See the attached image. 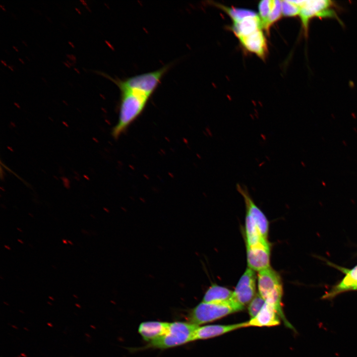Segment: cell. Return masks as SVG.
I'll list each match as a JSON object with an SVG mask.
<instances>
[{"label":"cell","mask_w":357,"mask_h":357,"mask_svg":"<svg viewBox=\"0 0 357 357\" xmlns=\"http://www.w3.org/2000/svg\"><path fill=\"white\" fill-rule=\"evenodd\" d=\"M68 43L70 45H71L72 46V48L74 47V45L72 44V43L71 42H68Z\"/></svg>","instance_id":"83f0119b"},{"label":"cell","mask_w":357,"mask_h":357,"mask_svg":"<svg viewBox=\"0 0 357 357\" xmlns=\"http://www.w3.org/2000/svg\"><path fill=\"white\" fill-rule=\"evenodd\" d=\"M280 316L272 305L265 302L254 318L247 322L248 326L270 327L280 324Z\"/></svg>","instance_id":"7c38bea8"},{"label":"cell","mask_w":357,"mask_h":357,"mask_svg":"<svg viewBox=\"0 0 357 357\" xmlns=\"http://www.w3.org/2000/svg\"><path fill=\"white\" fill-rule=\"evenodd\" d=\"M233 292L229 289L213 285L210 287L203 296L202 301L208 303H226L231 301Z\"/></svg>","instance_id":"9a60e30c"},{"label":"cell","mask_w":357,"mask_h":357,"mask_svg":"<svg viewBox=\"0 0 357 357\" xmlns=\"http://www.w3.org/2000/svg\"><path fill=\"white\" fill-rule=\"evenodd\" d=\"M198 327L189 322L170 323L167 331L163 336L149 343L143 349H167L193 341Z\"/></svg>","instance_id":"277c9868"},{"label":"cell","mask_w":357,"mask_h":357,"mask_svg":"<svg viewBox=\"0 0 357 357\" xmlns=\"http://www.w3.org/2000/svg\"><path fill=\"white\" fill-rule=\"evenodd\" d=\"M346 275H348L352 279L357 281V266L351 270L341 268Z\"/></svg>","instance_id":"7402d4cb"},{"label":"cell","mask_w":357,"mask_h":357,"mask_svg":"<svg viewBox=\"0 0 357 357\" xmlns=\"http://www.w3.org/2000/svg\"><path fill=\"white\" fill-rule=\"evenodd\" d=\"M62 242L65 244H66L68 243L67 240L65 239H62Z\"/></svg>","instance_id":"603a6c76"},{"label":"cell","mask_w":357,"mask_h":357,"mask_svg":"<svg viewBox=\"0 0 357 357\" xmlns=\"http://www.w3.org/2000/svg\"><path fill=\"white\" fill-rule=\"evenodd\" d=\"M0 61H1V62L3 64H4L5 66H6V65H7L6 64V63H5L3 60H1Z\"/></svg>","instance_id":"4316f807"},{"label":"cell","mask_w":357,"mask_h":357,"mask_svg":"<svg viewBox=\"0 0 357 357\" xmlns=\"http://www.w3.org/2000/svg\"><path fill=\"white\" fill-rule=\"evenodd\" d=\"M75 9L77 11V12H78L79 14H81V12H80V11H79L77 8H75Z\"/></svg>","instance_id":"4dcf8cb0"},{"label":"cell","mask_w":357,"mask_h":357,"mask_svg":"<svg viewBox=\"0 0 357 357\" xmlns=\"http://www.w3.org/2000/svg\"><path fill=\"white\" fill-rule=\"evenodd\" d=\"M119 118L112 130L117 139L141 115L151 97L134 90L120 91Z\"/></svg>","instance_id":"6da1fadb"},{"label":"cell","mask_w":357,"mask_h":357,"mask_svg":"<svg viewBox=\"0 0 357 357\" xmlns=\"http://www.w3.org/2000/svg\"><path fill=\"white\" fill-rule=\"evenodd\" d=\"M240 310L232 300L226 303L202 301L189 311L187 318L189 322L198 326Z\"/></svg>","instance_id":"5b68a950"},{"label":"cell","mask_w":357,"mask_h":357,"mask_svg":"<svg viewBox=\"0 0 357 357\" xmlns=\"http://www.w3.org/2000/svg\"><path fill=\"white\" fill-rule=\"evenodd\" d=\"M236 188L238 191L243 198L246 214L253 219L262 236L267 238L269 223L266 217L254 203L245 185L237 183Z\"/></svg>","instance_id":"9c48e42d"},{"label":"cell","mask_w":357,"mask_h":357,"mask_svg":"<svg viewBox=\"0 0 357 357\" xmlns=\"http://www.w3.org/2000/svg\"><path fill=\"white\" fill-rule=\"evenodd\" d=\"M4 247L5 248H6L7 249L9 250H10L11 249L10 247H9L8 246H7V245H4Z\"/></svg>","instance_id":"cb8c5ba5"},{"label":"cell","mask_w":357,"mask_h":357,"mask_svg":"<svg viewBox=\"0 0 357 357\" xmlns=\"http://www.w3.org/2000/svg\"><path fill=\"white\" fill-rule=\"evenodd\" d=\"M13 49H14L17 52H18V50L14 46H13Z\"/></svg>","instance_id":"836d02e7"},{"label":"cell","mask_w":357,"mask_h":357,"mask_svg":"<svg viewBox=\"0 0 357 357\" xmlns=\"http://www.w3.org/2000/svg\"><path fill=\"white\" fill-rule=\"evenodd\" d=\"M243 48L247 51L257 55L264 60L268 53V47L266 37L260 29L253 33L238 39Z\"/></svg>","instance_id":"30bf717a"},{"label":"cell","mask_w":357,"mask_h":357,"mask_svg":"<svg viewBox=\"0 0 357 357\" xmlns=\"http://www.w3.org/2000/svg\"><path fill=\"white\" fill-rule=\"evenodd\" d=\"M245 233L246 245L250 246L255 244L265 239L261 234L253 219L246 214L245 219Z\"/></svg>","instance_id":"2e32d148"},{"label":"cell","mask_w":357,"mask_h":357,"mask_svg":"<svg viewBox=\"0 0 357 357\" xmlns=\"http://www.w3.org/2000/svg\"><path fill=\"white\" fill-rule=\"evenodd\" d=\"M248 268L258 272L270 267V249L267 239L250 246L246 245Z\"/></svg>","instance_id":"ba28073f"},{"label":"cell","mask_w":357,"mask_h":357,"mask_svg":"<svg viewBox=\"0 0 357 357\" xmlns=\"http://www.w3.org/2000/svg\"><path fill=\"white\" fill-rule=\"evenodd\" d=\"M17 230L21 232H22L21 230L20 229H19L18 228H17Z\"/></svg>","instance_id":"e575fe53"},{"label":"cell","mask_w":357,"mask_h":357,"mask_svg":"<svg viewBox=\"0 0 357 357\" xmlns=\"http://www.w3.org/2000/svg\"><path fill=\"white\" fill-rule=\"evenodd\" d=\"M17 240H18V241L20 243H21V244H24V242H23L22 240H21L20 239H19V238H18V239H17Z\"/></svg>","instance_id":"484cf974"},{"label":"cell","mask_w":357,"mask_h":357,"mask_svg":"<svg viewBox=\"0 0 357 357\" xmlns=\"http://www.w3.org/2000/svg\"><path fill=\"white\" fill-rule=\"evenodd\" d=\"M255 291L256 275L254 271L248 268L238 281L233 292L231 300L242 310L244 306L255 297Z\"/></svg>","instance_id":"52a82bcc"},{"label":"cell","mask_w":357,"mask_h":357,"mask_svg":"<svg viewBox=\"0 0 357 357\" xmlns=\"http://www.w3.org/2000/svg\"><path fill=\"white\" fill-rule=\"evenodd\" d=\"M0 7L1 8V9H2V10H3L5 11V9H4V8L2 6V5H0Z\"/></svg>","instance_id":"f546056e"},{"label":"cell","mask_w":357,"mask_h":357,"mask_svg":"<svg viewBox=\"0 0 357 357\" xmlns=\"http://www.w3.org/2000/svg\"><path fill=\"white\" fill-rule=\"evenodd\" d=\"M247 326V322L231 325H209L198 326L195 332L194 341L216 337Z\"/></svg>","instance_id":"8fae6325"},{"label":"cell","mask_w":357,"mask_h":357,"mask_svg":"<svg viewBox=\"0 0 357 357\" xmlns=\"http://www.w3.org/2000/svg\"><path fill=\"white\" fill-rule=\"evenodd\" d=\"M8 68H9V69H10L12 71H13V69L12 68H11V67H10V66H8Z\"/></svg>","instance_id":"1f68e13d"},{"label":"cell","mask_w":357,"mask_h":357,"mask_svg":"<svg viewBox=\"0 0 357 357\" xmlns=\"http://www.w3.org/2000/svg\"><path fill=\"white\" fill-rule=\"evenodd\" d=\"M74 69L76 71V72H77V73H79V71H78L76 68H74Z\"/></svg>","instance_id":"d6a6232c"},{"label":"cell","mask_w":357,"mask_h":357,"mask_svg":"<svg viewBox=\"0 0 357 357\" xmlns=\"http://www.w3.org/2000/svg\"><path fill=\"white\" fill-rule=\"evenodd\" d=\"M273 3V0H263L258 3V16L261 20L262 29H264L265 28Z\"/></svg>","instance_id":"d6986e66"},{"label":"cell","mask_w":357,"mask_h":357,"mask_svg":"<svg viewBox=\"0 0 357 357\" xmlns=\"http://www.w3.org/2000/svg\"><path fill=\"white\" fill-rule=\"evenodd\" d=\"M19 60L22 62V63H24V62L21 60V59H19Z\"/></svg>","instance_id":"d590c367"},{"label":"cell","mask_w":357,"mask_h":357,"mask_svg":"<svg viewBox=\"0 0 357 357\" xmlns=\"http://www.w3.org/2000/svg\"><path fill=\"white\" fill-rule=\"evenodd\" d=\"M67 242H68V243H69L70 244L73 245V243H72L71 241L68 240H67Z\"/></svg>","instance_id":"f1b7e54d"},{"label":"cell","mask_w":357,"mask_h":357,"mask_svg":"<svg viewBox=\"0 0 357 357\" xmlns=\"http://www.w3.org/2000/svg\"><path fill=\"white\" fill-rule=\"evenodd\" d=\"M231 30L238 39L247 36L258 29H262L258 14L248 16L237 22H233Z\"/></svg>","instance_id":"5bb4252c"},{"label":"cell","mask_w":357,"mask_h":357,"mask_svg":"<svg viewBox=\"0 0 357 357\" xmlns=\"http://www.w3.org/2000/svg\"><path fill=\"white\" fill-rule=\"evenodd\" d=\"M169 322L150 321L143 322L138 327V333L146 342H152L163 336L167 331Z\"/></svg>","instance_id":"4fadbf2b"},{"label":"cell","mask_w":357,"mask_h":357,"mask_svg":"<svg viewBox=\"0 0 357 357\" xmlns=\"http://www.w3.org/2000/svg\"><path fill=\"white\" fill-rule=\"evenodd\" d=\"M282 16L281 0H273L272 7L264 29L268 34L271 26L280 19Z\"/></svg>","instance_id":"ac0fdd59"},{"label":"cell","mask_w":357,"mask_h":357,"mask_svg":"<svg viewBox=\"0 0 357 357\" xmlns=\"http://www.w3.org/2000/svg\"><path fill=\"white\" fill-rule=\"evenodd\" d=\"M173 65L169 63L160 68L123 79L112 78L105 74L120 90H134L145 93L150 97L156 90L164 75Z\"/></svg>","instance_id":"3957f363"},{"label":"cell","mask_w":357,"mask_h":357,"mask_svg":"<svg viewBox=\"0 0 357 357\" xmlns=\"http://www.w3.org/2000/svg\"><path fill=\"white\" fill-rule=\"evenodd\" d=\"M265 301L259 294L255 296L248 306V313L251 318H254L260 311Z\"/></svg>","instance_id":"44dd1931"},{"label":"cell","mask_w":357,"mask_h":357,"mask_svg":"<svg viewBox=\"0 0 357 357\" xmlns=\"http://www.w3.org/2000/svg\"><path fill=\"white\" fill-rule=\"evenodd\" d=\"M212 4L225 12L230 17L233 22H237L245 17L256 14L250 9L228 7L215 2H213Z\"/></svg>","instance_id":"e0dca14e"},{"label":"cell","mask_w":357,"mask_h":357,"mask_svg":"<svg viewBox=\"0 0 357 357\" xmlns=\"http://www.w3.org/2000/svg\"><path fill=\"white\" fill-rule=\"evenodd\" d=\"M258 288L259 294L265 302L274 307L286 326L294 329L287 320L283 311V286L279 274L270 267L259 271L258 275Z\"/></svg>","instance_id":"7a4b0ae2"},{"label":"cell","mask_w":357,"mask_h":357,"mask_svg":"<svg viewBox=\"0 0 357 357\" xmlns=\"http://www.w3.org/2000/svg\"><path fill=\"white\" fill-rule=\"evenodd\" d=\"M300 8L299 16L305 36L308 35L310 21L313 18H333L340 20L334 9L333 1L330 0H294Z\"/></svg>","instance_id":"8992f818"},{"label":"cell","mask_w":357,"mask_h":357,"mask_svg":"<svg viewBox=\"0 0 357 357\" xmlns=\"http://www.w3.org/2000/svg\"><path fill=\"white\" fill-rule=\"evenodd\" d=\"M80 1L82 2V3H83L84 5H85L86 6H87V4H86V3L85 2V1L84 0H80Z\"/></svg>","instance_id":"d4e9b609"},{"label":"cell","mask_w":357,"mask_h":357,"mask_svg":"<svg viewBox=\"0 0 357 357\" xmlns=\"http://www.w3.org/2000/svg\"><path fill=\"white\" fill-rule=\"evenodd\" d=\"M283 16L294 17L299 15L300 8L294 0H281Z\"/></svg>","instance_id":"ffe728a7"}]
</instances>
